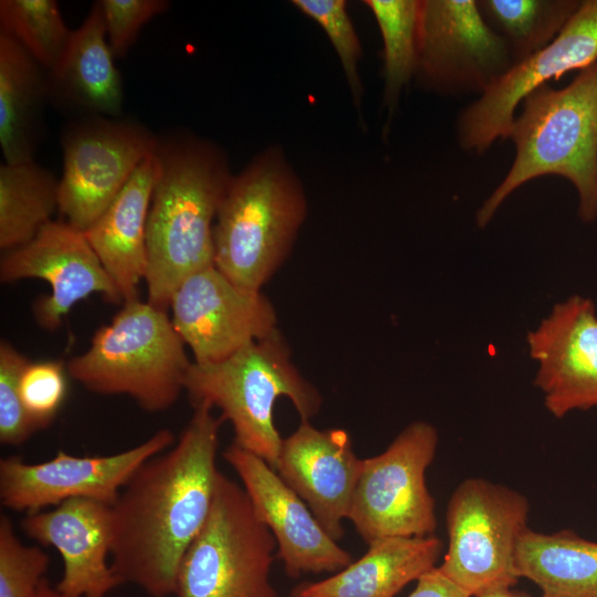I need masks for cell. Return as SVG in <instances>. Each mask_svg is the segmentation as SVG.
Returning <instances> with one entry per match:
<instances>
[{
	"instance_id": "cell-2",
	"label": "cell",
	"mask_w": 597,
	"mask_h": 597,
	"mask_svg": "<svg viewBox=\"0 0 597 597\" xmlns=\"http://www.w3.org/2000/svg\"><path fill=\"white\" fill-rule=\"evenodd\" d=\"M146 226L148 302L167 310L177 287L214 265L213 226L233 177L226 150L190 130L157 135Z\"/></svg>"
},
{
	"instance_id": "cell-29",
	"label": "cell",
	"mask_w": 597,
	"mask_h": 597,
	"mask_svg": "<svg viewBox=\"0 0 597 597\" xmlns=\"http://www.w3.org/2000/svg\"><path fill=\"white\" fill-rule=\"evenodd\" d=\"M291 3L326 33L341 62L354 105L362 112L364 86L359 73L360 40L345 0H293Z\"/></svg>"
},
{
	"instance_id": "cell-10",
	"label": "cell",
	"mask_w": 597,
	"mask_h": 597,
	"mask_svg": "<svg viewBox=\"0 0 597 597\" xmlns=\"http://www.w3.org/2000/svg\"><path fill=\"white\" fill-rule=\"evenodd\" d=\"M157 135L133 119L100 115L71 122L61 136L59 211L85 231L156 147Z\"/></svg>"
},
{
	"instance_id": "cell-20",
	"label": "cell",
	"mask_w": 597,
	"mask_h": 597,
	"mask_svg": "<svg viewBox=\"0 0 597 597\" xmlns=\"http://www.w3.org/2000/svg\"><path fill=\"white\" fill-rule=\"evenodd\" d=\"M46 74L49 100L56 106L84 116L119 117L123 84L107 42L100 0L73 30L62 59Z\"/></svg>"
},
{
	"instance_id": "cell-27",
	"label": "cell",
	"mask_w": 597,
	"mask_h": 597,
	"mask_svg": "<svg viewBox=\"0 0 597 597\" xmlns=\"http://www.w3.org/2000/svg\"><path fill=\"white\" fill-rule=\"evenodd\" d=\"M383 39L384 105L391 115L418 66L419 0H365Z\"/></svg>"
},
{
	"instance_id": "cell-36",
	"label": "cell",
	"mask_w": 597,
	"mask_h": 597,
	"mask_svg": "<svg viewBox=\"0 0 597 597\" xmlns=\"http://www.w3.org/2000/svg\"><path fill=\"white\" fill-rule=\"evenodd\" d=\"M36 597H65V596L62 595L55 588V586H52L46 577H44L38 587Z\"/></svg>"
},
{
	"instance_id": "cell-12",
	"label": "cell",
	"mask_w": 597,
	"mask_h": 597,
	"mask_svg": "<svg viewBox=\"0 0 597 597\" xmlns=\"http://www.w3.org/2000/svg\"><path fill=\"white\" fill-rule=\"evenodd\" d=\"M175 442L169 429H160L138 446L112 455L76 457L59 451L40 463H27L17 455L3 458L1 503L27 514L71 499H88L112 506L138 468Z\"/></svg>"
},
{
	"instance_id": "cell-37",
	"label": "cell",
	"mask_w": 597,
	"mask_h": 597,
	"mask_svg": "<svg viewBox=\"0 0 597 597\" xmlns=\"http://www.w3.org/2000/svg\"><path fill=\"white\" fill-rule=\"evenodd\" d=\"M541 597H555V596H552V595H547V594H542Z\"/></svg>"
},
{
	"instance_id": "cell-3",
	"label": "cell",
	"mask_w": 597,
	"mask_h": 597,
	"mask_svg": "<svg viewBox=\"0 0 597 597\" xmlns=\"http://www.w3.org/2000/svg\"><path fill=\"white\" fill-rule=\"evenodd\" d=\"M509 138L515 158L506 176L476 212L484 228L505 199L525 182L546 175L568 179L578 193V216L597 219V63L564 88L544 84L522 101Z\"/></svg>"
},
{
	"instance_id": "cell-17",
	"label": "cell",
	"mask_w": 597,
	"mask_h": 597,
	"mask_svg": "<svg viewBox=\"0 0 597 597\" xmlns=\"http://www.w3.org/2000/svg\"><path fill=\"white\" fill-rule=\"evenodd\" d=\"M223 459L242 482L256 513L271 531L276 556L292 578L337 573L353 562L317 522L305 502L262 458L232 443Z\"/></svg>"
},
{
	"instance_id": "cell-13",
	"label": "cell",
	"mask_w": 597,
	"mask_h": 597,
	"mask_svg": "<svg viewBox=\"0 0 597 597\" xmlns=\"http://www.w3.org/2000/svg\"><path fill=\"white\" fill-rule=\"evenodd\" d=\"M595 63L597 0H584L547 46L514 65L460 113L459 146L465 151L484 154L498 138H509L516 108L532 91L566 72Z\"/></svg>"
},
{
	"instance_id": "cell-22",
	"label": "cell",
	"mask_w": 597,
	"mask_h": 597,
	"mask_svg": "<svg viewBox=\"0 0 597 597\" xmlns=\"http://www.w3.org/2000/svg\"><path fill=\"white\" fill-rule=\"evenodd\" d=\"M443 543L436 535L384 537L332 576L294 587L290 597H395L433 569Z\"/></svg>"
},
{
	"instance_id": "cell-21",
	"label": "cell",
	"mask_w": 597,
	"mask_h": 597,
	"mask_svg": "<svg viewBox=\"0 0 597 597\" xmlns=\"http://www.w3.org/2000/svg\"><path fill=\"white\" fill-rule=\"evenodd\" d=\"M157 177L154 153L84 231L123 302L138 297L147 270L146 226Z\"/></svg>"
},
{
	"instance_id": "cell-1",
	"label": "cell",
	"mask_w": 597,
	"mask_h": 597,
	"mask_svg": "<svg viewBox=\"0 0 597 597\" xmlns=\"http://www.w3.org/2000/svg\"><path fill=\"white\" fill-rule=\"evenodd\" d=\"M221 421L196 405L178 440L143 463L111 506V568L119 585L175 595L180 562L212 506Z\"/></svg>"
},
{
	"instance_id": "cell-31",
	"label": "cell",
	"mask_w": 597,
	"mask_h": 597,
	"mask_svg": "<svg viewBox=\"0 0 597 597\" xmlns=\"http://www.w3.org/2000/svg\"><path fill=\"white\" fill-rule=\"evenodd\" d=\"M67 370L62 362H29L20 377L23 407L38 430L46 428L57 415L67 390Z\"/></svg>"
},
{
	"instance_id": "cell-16",
	"label": "cell",
	"mask_w": 597,
	"mask_h": 597,
	"mask_svg": "<svg viewBox=\"0 0 597 597\" xmlns=\"http://www.w3.org/2000/svg\"><path fill=\"white\" fill-rule=\"evenodd\" d=\"M526 342L537 363L534 385L555 418L597 407V310L593 300L575 294L555 304L527 333Z\"/></svg>"
},
{
	"instance_id": "cell-30",
	"label": "cell",
	"mask_w": 597,
	"mask_h": 597,
	"mask_svg": "<svg viewBox=\"0 0 597 597\" xmlns=\"http://www.w3.org/2000/svg\"><path fill=\"white\" fill-rule=\"evenodd\" d=\"M50 557L17 536L11 520L0 516V597H36Z\"/></svg>"
},
{
	"instance_id": "cell-14",
	"label": "cell",
	"mask_w": 597,
	"mask_h": 597,
	"mask_svg": "<svg viewBox=\"0 0 597 597\" xmlns=\"http://www.w3.org/2000/svg\"><path fill=\"white\" fill-rule=\"evenodd\" d=\"M169 306L172 325L196 363L222 360L277 329L270 300L234 284L214 265L188 276Z\"/></svg>"
},
{
	"instance_id": "cell-8",
	"label": "cell",
	"mask_w": 597,
	"mask_h": 597,
	"mask_svg": "<svg viewBox=\"0 0 597 597\" xmlns=\"http://www.w3.org/2000/svg\"><path fill=\"white\" fill-rule=\"evenodd\" d=\"M528 512L522 493L483 478L465 479L448 503L449 543L438 569L470 597L514 586Z\"/></svg>"
},
{
	"instance_id": "cell-26",
	"label": "cell",
	"mask_w": 597,
	"mask_h": 597,
	"mask_svg": "<svg viewBox=\"0 0 597 597\" xmlns=\"http://www.w3.org/2000/svg\"><path fill=\"white\" fill-rule=\"evenodd\" d=\"M488 24L505 41L514 65L547 46L578 9L577 0H479Z\"/></svg>"
},
{
	"instance_id": "cell-19",
	"label": "cell",
	"mask_w": 597,
	"mask_h": 597,
	"mask_svg": "<svg viewBox=\"0 0 597 597\" xmlns=\"http://www.w3.org/2000/svg\"><path fill=\"white\" fill-rule=\"evenodd\" d=\"M23 533L54 547L63 561L55 588L65 597H106L119 585L107 556L112 544L111 506L88 499H71L51 511L27 514Z\"/></svg>"
},
{
	"instance_id": "cell-5",
	"label": "cell",
	"mask_w": 597,
	"mask_h": 597,
	"mask_svg": "<svg viewBox=\"0 0 597 597\" xmlns=\"http://www.w3.org/2000/svg\"><path fill=\"white\" fill-rule=\"evenodd\" d=\"M185 390L193 406L218 408L221 419L233 428V443L274 470L283 440L273 419L276 399H290L302 421L315 416L323 401L317 388L292 363L279 329L222 360L192 362Z\"/></svg>"
},
{
	"instance_id": "cell-33",
	"label": "cell",
	"mask_w": 597,
	"mask_h": 597,
	"mask_svg": "<svg viewBox=\"0 0 597 597\" xmlns=\"http://www.w3.org/2000/svg\"><path fill=\"white\" fill-rule=\"evenodd\" d=\"M107 42L116 59H123L144 25L170 7L167 0H100Z\"/></svg>"
},
{
	"instance_id": "cell-9",
	"label": "cell",
	"mask_w": 597,
	"mask_h": 597,
	"mask_svg": "<svg viewBox=\"0 0 597 597\" xmlns=\"http://www.w3.org/2000/svg\"><path fill=\"white\" fill-rule=\"evenodd\" d=\"M438 439L431 423L415 421L385 451L362 459L348 520L367 545L384 537L433 535L437 517L426 471Z\"/></svg>"
},
{
	"instance_id": "cell-11",
	"label": "cell",
	"mask_w": 597,
	"mask_h": 597,
	"mask_svg": "<svg viewBox=\"0 0 597 597\" xmlns=\"http://www.w3.org/2000/svg\"><path fill=\"white\" fill-rule=\"evenodd\" d=\"M514 66L505 41L474 0L420 1L415 78L444 96L479 95Z\"/></svg>"
},
{
	"instance_id": "cell-35",
	"label": "cell",
	"mask_w": 597,
	"mask_h": 597,
	"mask_svg": "<svg viewBox=\"0 0 597 597\" xmlns=\"http://www.w3.org/2000/svg\"><path fill=\"white\" fill-rule=\"evenodd\" d=\"M473 597H527L522 593L513 590L512 587H501L486 590Z\"/></svg>"
},
{
	"instance_id": "cell-18",
	"label": "cell",
	"mask_w": 597,
	"mask_h": 597,
	"mask_svg": "<svg viewBox=\"0 0 597 597\" xmlns=\"http://www.w3.org/2000/svg\"><path fill=\"white\" fill-rule=\"evenodd\" d=\"M362 459L344 429H317L308 421L282 440L275 471L336 542L344 536Z\"/></svg>"
},
{
	"instance_id": "cell-25",
	"label": "cell",
	"mask_w": 597,
	"mask_h": 597,
	"mask_svg": "<svg viewBox=\"0 0 597 597\" xmlns=\"http://www.w3.org/2000/svg\"><path fill=\"white\" fill-rule=\"evenodd\" d=\"M59 209V180L34 160L0 166V248L30 242Z\"/></svg>"
},
{
	"instance_id": "cell-32",
	"label": "cell",
	"mask_w": 597,
	"mask_h": 597,
	"mask_svg": "<svg viewBox=\"0 0 597 597\" xmlns=\"http://www.w3.org/2000/svg\"><path fill=\"white\" fill-rule=\"evenodd\" d=\"M30 360L7 341L0 343V442L24 443L36 427L29 418L21 397L20 377Z\"/></svg>"
},
{
	"instance_id": "cell-24",
	"label": "cell",
	"mask_w": 597,
	"mask_h": 597,
	"mask_svg": "<svg viewBox=\"0 0 597 597\" xmlns=\"http://www.w3.org/2000/svg\"><path fill=\"white\" fill-rule=\"evenodd\" d=\"M520 577L555 597H597V542L563 530L544 534L527 528L516 549Z\"/></svg>"
},
{
	"instance_id": "cell-4",
	"label": "cell",
	"mask_w": 597,
	"mask_h": 597,
	"mask_svg": "<svg viewBox=\"0 0 597 597\" xmlns=\"http://www.w3.org/2000/svg\"><path fill=\"white\" fill-rule=\"evenodd\" d=\"M307 216L303 184L272 145L234 174L213 226L214 266L234 284L261 291L290 255Z\"/></svg>"
},
{
	"instance_id": "cell-6",
	"label": "cell",
	"mask_w": 597,
	"mask_h": 597,
	"mask_svg": "<svg viewBox=\"0 0 597 597\" xmlns=\"http://www.w3.org/2000/svg\"><path fill=\"white\" fill-rule=\"evenodd\" d=\"M166 310L138 297L124 302L94 334L85 353L66 364L70 377L102 395H125L143 409L171 407L192 362Z\"/></svg>"
},
{
	"instance_id": "cell-28",
	"label": "cell",
	"mask_w": 597,
	"mask_h": 597,
	"mask_svg": "<svg viewBox=\"0 0 597 597\" xmlns=\"http://www.w3.org/2000/svg\"><path fill=\"white\" fill-rule=\"evenodd\" d=\"M72 32L54 0L0 1V33L14 39L46 72L62 59Z\"/></svg>"
},
{
	"instance_id": "cell-15",
	"label": "cell",
	"mask_w": 597,
	"mask_h": 597,
	"mask_svg": "<svg viewBox=\"0 0 597 597\" xmlns=\"http://www.w3.org/2000/svg\"><path fill=\"white\" fill-rule=\"evenodd\" d=\"M40 279L51 294L34 304V316L45 329H56L63 317L91 294L112 303L123 302L113 280L86 239L84 231L66 221H50L28 243L4 252L0 280L9 283Z\"/></svg>"
},
{
	"instance_id": "cell-34",
	"label": "cell",
	"mask_w": 597,
	"mask_h": 597,
	"mask_svg": "<svg viewBox=\"0 0 597 597\" xmlns=\"http://www.w3.org/2000/svg\"><path fill=\"white\" fill-rule=\"evenodd\" d=\"M408 597H470L446 577L438 567L422 575Z\"/></svg>"
},
{
	"instance_id": "cell-23",
	"label": "cell",
	"mask_w": 597,
	"mask_h": 597,
	"mask_svg": "<svg viewBox=\"0 0 597 597\" xmlns=\"http://www.w3.org/2000/svg\"><path fill=\"white\" fill-rule=\"evenodd\" d=\"M45 101L46 71L14 39L0 33V147L4 163L33 160Z\"/></svg>"
},
{
	"instance_id": "cell-7",
	"label": "cell",
	"mask_w": 597,
	"mask_h": 597,
	"mask_svg": "<svg viewBox=\"0 0 597 597\" xmlns=\"http://www.w3.org/2000/svg\"><path fill=\"white\" fill-rule=\"evenodd\" d=\"M275 540L243 486L219 472L212 506L177 573L176 597H277Z\"/></svg>"
}]
</instances>
